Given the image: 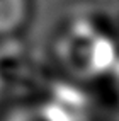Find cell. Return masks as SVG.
Here are the masks:
<instances>
[{"instance_id": "1", "label": "cell", "mask_w": 119, "mask_h": 121, "mask_svg": "<svg viewBox=\"0 0 119 121\" xmlns=\"http://www.w3.org/2000/svg\"><path fill=\"white\" fill-rule=\"evenodd\" d=\"M60 60L71 75L94 78L116 67L117 53L112 41L90 24L75 22L58 46Z\"/></svg>"}, {"instance_id": "2", "label": "cell", "mask_w": 119, "mask_h": 121, "mask_svg": "<svg viewBox=\"0 0 119 121\" xmlns=\"http://www.w3.org/2000/svg\"><path fill=\"white\" fill-rule=\"evenodd\" d=\"M5 121H77L68 106L60 101H51L39 106H26L12 111Z\"/></svg>"}, {"instance_id": "3", "label": "cell", "mask_w": 119, "mask_h": 121, "mask_svg": "<svg viewBox=\"0 0 119 121\" xmlns=\"http://www.w3.org/2000/svg\"><path fill=\"white\" fill-rule=\"evenodd\" d=\"M27 19V0H0V36L14 34Z\"/></svg>"}, {"instance_id": "4", "label": "cell", "mask_w": 119, "mask_h": 121, "mask_svg": "<svg viewBox=\"0 0 119 121\" xmlns=\"http://www.w3.org/2000/svg\"><path fill=\"white\" fill-rule=\"evenodd\" d=\"M2 89H4V75H2V68H0V94H2Z\"/></svg>"}]
</instances>
